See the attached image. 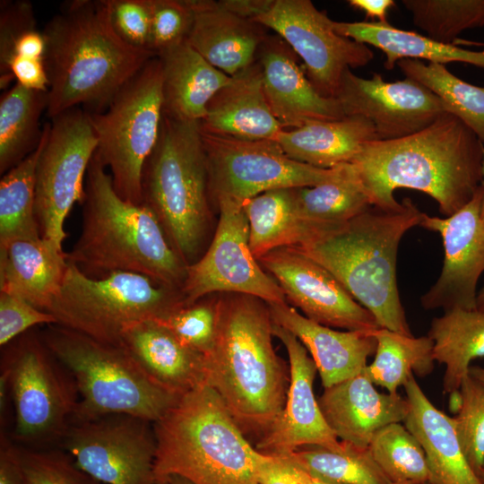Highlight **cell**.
Wrapping results in <instances>:
<instances>
[{
	"label": "cell",
	"instance_id": "obj_1",
	"mask_svg": "<svg viewBox=\"0 0 484 484\" xmlns=\"http://www.w3.org/2000/svg\"><path fill=\"white\" fill-rule=\"evenodd\" d=\"M372 206L397 211L398 188L423 192L449 217L466 205L483 182L484 144L459 118L445 113L405 137L363 144L351 161Z\"/></svg>",
	"mask_w": 484,
	"mask_h": 484
},
{
	"label": "cell",
	"instance_id": "obj_2",
	"mask_svg": "<svg viewBox=\"0 0 484 484\" xmlns=\"http://www.w3.org/2000/svg\"><path fill=\"white\" fill-rule=\"evenodd\" d=\"M216 305V336L204 356L206 385L244 435L258 440L285 405L290 372L272 347L273 321L265 301L221 293Z\"/></svg>",
	"mask_w": 484,
	"mask_h": 484
},
{
	"label": "cell",
	"instance_id": "obj_3",
	"mask_svg": "<svg viewBox=\"0 0 484 484\" xmlns=\"http://www.w3.org/2000/svg\"><path fill=\"white\" fill-rule=\"evenodd\" d=\"M44 63L49 81L48 118L83 105L107 108L117 92L156 56L116 33L105 0L64 4L46 24Z\"/></svg>",
	"mask_w": 484,
	"mask_h": 484
},
{
	"label": "cell",
	"instance_id": "obj_4",
	"mask_svg": "<svg viewBox=\"0 0 484 484\" xmlns=\"http://www.w3.org/2000/svg\"><path fill=\"white\" fill-rule=\"evenodd\" d=\"M80 236L67 261L99 278L116 272L140 273L180 289L187 264L171 246L152 211L121 198L97 152L84 185Z\"/></svg>",
	"mask_w": 484,
	"mask_h": 484
},
{
	"label": "cell",
	"instance_id": "obj_5",
	"mask_svg": "<svg viewBox=\"0 0 484 484\" xmlns=\"http://www.w3.org/2000/svg\"><path fill=\"white\" fill-rule=\"evenodd\" d=\"M397 211L375 206L295 247L327 271L367 308L380 328L412 336L396 280L398 246L419 225L422 212L409 198Z\"/></svg>",
	"mask_w": 484,
	"mask_h": 484
},
{
	"label": "cell",
	"instance_id": "obj_6",
	"mask_svg": "<svg viewBox=\"0 0 484 484\" xmlns=\"http://www.w3.org/2000/svg\"><path fill=\"white\" fill-rule=\"evenodd\" d=\"M155 484L172 475L193 484H259L271 459L256 450L208 385L184 394L153 423Z\"/></svg>",
	"mask_w": 484,
	"mask_h": 484
},
{
	"label": "cell",
	"instance_id": "obj_7",
	"mask_svg": "<svg viewBox=\"0 0 484 484\" xmlns=\"http://www.w3.org/2000/svg\"><path fill=\"white\" fill-rule=\"evenodd\" d=\"M141 186L142 203L155 214L173 248L187 265L195 263L211 220L200 121H182L163 114Z\"/></svg>",
	"mask_w": 484,
	"mask_h": 484
},
{
	"label": "cell",
	"instance_id": "obj_8",
	"mask_svg": "<svg viewBox=\"0 0 484 484\" xmlns=\"http://www.w3.org/2000/svg\"><path fill=\"white\" fill-rule=\"evenodd\" d=\"M40 333L75 383L79 401L71 422L125 413L154 423L180 398L151 382L119 346L56 324Z\"/></svg>",
	"mask_w": 484,
	"mask_h": 484
},
{
	"label": "cell",
	"instance_id": "obj_9",
	"mask_svg": "<svg viewBox=\"0 0 484 484\" xmlns=\"http://www.w3.org/2000/svg\"><path fill=\"white\" fill-rule=\"evenodd\" d=\"M184 306L180 289L149 276L116 272L92 278L68 262L62 286L47 312L58 325L118 346L129 325L162 319Z\"/></svg>",
	"mask_w": 484,
	"mask_h": 484
},
{
	"label": "cell",
	"instance_id": "obj_10",
	"mask_svg": "<svg viewBox=\"0 0 484 484\" xmlns=\"http://www.w3.org/2000/svg\"><path fill=\"white\" fill-rule=\"evenodd\" d=\"M1 350L0 375L13 402L12 438L27 447L58 446L79 401L72 376L40 331L30 330Z\"/></svg>",
	"mask_w": 484,
	"mask_h": 484
},
{
	"label": "cell",
	"instance_id": "obj_11",
	"mask_svg": "<svg viewBox=\"0 0 484 484\" xmlns=\"http://www.w3.org/2000/svg\"><path fill=\"white\" fill-rule=\"evenodd\" d=\"M89 115L98 139L96 152L111 171L115 191L124 200L142 203L143 169L157 144L163 119L160 59L148 61L104 111Z\"/></svg>",
	"mask_w": 484,
	"mask_h": 484
},
{
	"label": "cell",
	"instance_id": "obj_12",
	"mask_svg": "<svg viewBox=\"0 0 484 484\" xmlns=\"http://www.w3.org/2000/svg\"><path fill=\"white\" fill-rule=\"evenodd\" d=\"M209 197L243 203L264 192L315 186L337 178L343 164L321 169L288 157L276 141L244 140L202 131Z\"/></svg>",
	"mask_w": 484,
	"mask_h": 484
},
{
	"label": "cell",
	"instance_id": "obj_13",
	"mask_svg": "<svg viewBox=\"0 0 484 484\" xmlns=\"http://www.w3.org/2000/svg\"><path fill=\"white\" fill-rule=\"evenodd\" d=\"M97 148L87 111L76 107L50 119L36 168L35 211L41 238L61 249L65 220L82 202L83 178Z\"/></svg>",
	"mask_w": 484,
	"mask_h": 484
},
{
	"label": "cell",
	"instance_id": "obj_14",
	"mask_svg": "<svg viewBox=\"0 0 484 484\" xmlns=\"http://www.w3.org/2000/svg\"><path fill=\"white\" fill-rule=\"evenodd\" d=\"M58 447L99 483L155 484L157 442L150 420L111 413L73 421Z\"/></svg>",
	"mask_w": 484,
	"mask_h": 484
},
{
	"label": "cell",
	"instance_id": "obj_15",
	"mask_svg": "<svg viewBox=\"0 0 484 484\" xmlns=\"http://www.w3.org/2000/svg\"><path fill=\"white\" fill-rule=\"evenodd\" d=\"M333 22L310 0H268L254 20L274 30L300 56L307 77L324 98H336L347 69L374 58L367 45L338 34Z\"/></svg>",
	"mask_w": 484,
	"mask_h": 484
},
{
	"label": "cell",
	"instance_id": "obj_16",
	"mask_svg": "<svg viewBox=\"0 0 484 484\" xmlns=\"http://www.w3.org/2000/svg\"><path fill=\"white\" fill-rule=\"evenodd\" d=\"M215 202L220 210L217 229L207 251L187 266L181 287L184 306L215 292L250 295L266 303L287 302L281 288L250 250L243 203L227 198Z\"/></svg>",
	"mask_w": 484,
	"mask_h": 484
},
{
	"label": "cell",
	"instance_id": "obj_17",
	"mask_svg": "<svg viewBox=\"0 0 484 484\" xmlns=\"http://www.w3.org/2000/svg\"><path fill=\"white\" fill-rule=\"evenodd\" d=\"M258 262L281 288L286 299L308 319L347 331L380 328L374 315L329 271L298 249L277 248Z\"/></svg>",
	"mask_w": 484,
	"mask_h": 484
},
{
	"label": "cell",
	"instance_id": "obj_18",
	"mask_svg": "<svg viewBox=\"0 0 484 484\" xmlns=\"http://www.w3.org/2000/svg\"><path fill=\"white\" fill-rule=\"evenodd\" d=\"M483 194L481 185L472 199L449 217L422 213L419 226L438 232L445 250L441 273L420 298L425 309L478 307L477 285L484 272Z\"/></svg>",
	"mask_w": 484,
	"mask_h": 484
},
{
	"label": "cell",
	"instance_id": "obj_19",
	"mask_svg": "<svg viewBox=\"0 0 484 484\" xmlns=\"http://www.w3.org/2000/svg\"><path fill=\"white\" fill-rule=\"evenodd\" d=\"M336 99L346 117L367 118L377 140L413 134L447 113L443 101L414 80L386 82L379 73L365 79L350 69L342 76Z\"/></svg>",
	"mask_w": 484,
	"mask_h": 484
},
{
	"label": "cell",
	"instance_id": "obj_20",
	"mask_svg": "<svg viewBox=\"0 0 484 484\" xmlns=\"http://www.w3.org/2000/svg\"><path fill=\"white\" fill-rule=\"evenodd\" d=\"M273 336L286 348L290 360V385L285 405L267 431L256 441L260 453L287 456L306 445L342 452L345 443L332 431L315 397L316 366L307 349L290 331L273 323Z\"/></svg>",
	"mask_w": 484,
	"mask_h": 484
},
{
	"label": "cell",
	"instance_id": "obj_21",
	"mask_svg": "<svg viewBox=\"0 0 484 484\" xmlns=\"http://www.w3.org/2000/svg\"><path fill=\"white\" fill-rule=\"evenodd\" d=\"M258 53L264 91L283 129L346 117L336 98H324L315 90L298 65L295 52L281 37L266 38Z\"/></svg>",
	"mask_w": 484,
	"mask_h": 484
},
{
	"label": "cell",
	"instance_id": "obj_22",
	"mask_svg": "<svg viewBox=\"0 0 484 484\" xmlns=\"http://www.w3.org/2000/svg\"><path fill=\"white\" fill-rule=\"evenodd\" d=\"M318 404L334 435L360 448H367L382 428L404 421L410 411L407 399L398 393H379L366 368L324 388Z\"/></svg>",
	"mask_w": 484,
	"mask_h": 484
},
{
	"label": "cell",
	"instance_id": "obj_23",
	"mask_svg": "<svg viewBox=\"0 0 484 484\" xmlns=\"http://www.w3.org/2000/svg\"><path fill=\"white\" fill-rule=\"evenodd\" d=\"M119 347L155 385L177 396L206 385L205 358L185 346L158 319L129 325Z\"/></svg>",
	"mask_w": 484,
	"mask_h": 484
},
{
	"label": "cell",
	"instance_id": "obj_24",
	"mask_svg": "<svg viewBox=\"0 0 484 484\" xmlns=\"http://www.w3.org/2000/svg\"><path fill=\"white\" fill-rule=\"evenodd\" d=\"M267 305L273 323L292 333L309 351L324 388L359 374L376 352L373 331L341 332L308 319L287 302Z\"/></svg>",
	"mask_w": 484,
	"mask_h": 484
},
{
	"label": "cell",
	"instance_id": "obj_25",
	"mask_svg": "<svg viewBox=\"0 0 484 484\" xmlns=\"http://www.w3.org/2000/svg\"><path fill=\"white\" fill-rule=\"evenodd\" d=\"M203 132L244 140L275 141L283 127L267 102L257 60L231 76L211 99L200 121Z\"/></svg>",
	"mask_w": 484,
	"mask_h": 484
},
{
	"label": "cell",
	"instance_id": "obj_26",
	"mask_svg": "<svg viewBox=\"0 0 484 484\" xmlns=\"http://www.w3.org/2000/svg\"><path fill=\"white\" fill-rule=\"evenodd\" d=\"M190 4L194 21L186 41L203 57L229 76L255 62L266 39L262 25L237 15L220 1Z\"/></svg>",
	"mask_w": 484,
	"mask_h": 484
},
{
	"label": "cell",
	"instance_id": "obj_27",
	"mask_svg": "<svg viewBox=\"0 0 484 484\" xmlns=\"http://www.w3.org/2000/svg\"><path fill=\"white\" fill-rule=\"evenodd\" d=\"M410 405L404 426L417 437L425 454L429 484H483L468 462L454 419L426 396L414 375L403 385Z\"/></svg>",
	"mask_w": 484,
	"mask_h": 484
},
{
	"label": "cell",
	"instance_id": "obj_28",
	"mask_svg": "<svg viewBox=\"0 0 484 484\" xmlns=\"http://www.w3.org/2000/svg\"><path fill=\"white\" fill-rule=\"evenodd\" d=\"M67 266L66 253L49 240H13L0 246V291L47 312Z\"/></svg>",
	"mask_w": 484,
	"mask_h": 484
},
{
	"label": "cell",
	"instance_id": "obj_29",
	"mask_svg": "<svg viewBox=\"0 0 484 484\" xmlns=\"http://www.w3.org/2000/svg\"><path fill=\"white\" fill-rule=\"evenodd\" d=\"M161 65L163 114L182 121H201L213 96L231 79L187 41L157 56Z\"/></svg>",
	"mask_w": 484,
	"mask_h": 484
},
{
	"label": "cell",
	"instance_id": "obj_30",
	"mask_svg": "<svg viewBox=\"0 0 484 484\" xmlns=\"http://www.w3.org/2000/svg\"><path fill=\"white\" fill-rule=\"evenodd\" d=\"M374 140H377L375 126L367 118L349 116L283 129L275 141L292 160L316 168L332 169L351 162L363 144Z\"/></svg>",
	"mask_w": 484,
	"mask_h": 484
},
{
	"label": "cell",
	"instance_id": "obj_31",
	"mask_svg": "<svg viewBox=\"0 0 484 484\" xmlns=\"http://www.w3.org/2000/svg\"><path fill=\"white\" fill-rule=\"evenodd\" d=\"M333 29L341 36L379 48L385 54L384 66L387 70L407 58L441 65L462 62L484 68V49L474 51L442 43L415 31L395 28L389 22L334 21Z\"/></svg>",
	"mask_w": 484,
	"mask_h": 484
},
{
	"label": "cell",
	"instance_id": "obj_32",
	"mask_svg": "<svg viewBox=\"0 0 484 484\" xmlns=\"http://www.w3.org/2000/svg\"><path fill=\"white\" fill-rule=\"evenodd\" d=\"M243 208L249 224V247L257 261L277 248L301 246L331 229L298 215L294 188L264 192L244 202Z\"/></svg>",
	"mask_w": 484,
	"mask_h": 484
},
{
	"label": "cell",
	"instance_id": "obj_33",
	"mask_svg": "<svg viewBox=\"0 0 484 484\" xmlns=\"http://www.w3.org/2000/svg\"><path fill=\"white\" fill-rule=\"evenodd\" d=\"M428 336L435 361L445 366L443 392L452 395L469 375L471 362L484 358V308L446 310L432 320Z\"/></svg>",
	"mask_w": 484,
	"mask_h": 484
},
{
	"label": "cell",
	"instance_id": "obj_34",
	"mask_svg": "<svg viewBox=\"0 0 484 484\" xmlns=\"http://www.w3.org/2000/svg\"><path fill=\"white\" fill-rule=\"evenodd\" d=\"M48 91L30 90L15 82L0 98V174L22 161L39 146L47 110Z\"/></svg>",
	"mask_w": 484,
	"mask_h": 484
},
{
	"label": "cell",
	"instance_id": "obj_35",
	"mask_svg": "<svg viewBox=\"0 0 484 484\" xmlns=\"http://www.w3.org/2000/svg\"><path fill=\"white\" fill-rule=\"evenodd\" d=\"M294 194L298 215L324 228L342 225L372 206L351 162L343 165L337 178L294 188Z\"/></svg>",
	"mask_w": 484,
	"mask_h": 484
},
{
	"label": "cell",
	"instance_id": "obj_36",
	"mask_svg": "<svg viewBox=\"0 0 484 484\" xmlns=\"http://www.w3.org/2000/svg\"><path fill=\"white\" fill-rule=\"evenodd\" d=\"M50 121L43 125L37 149L2 175L0 180V246L16 239L41 238L35 211L36 168Z\"/></svg>",
	"mask_w": 484,
	"mask_h": 484
},
{
	"label": "cell",
	"instance_id": "obj_37",
	"mask_svg": "<svg viewBox=\"0 0 484 484\" xmlns=\"http://www.w3.org/2000/svg\"><path fill=\"white\" fill-rule=\"evenodd\" d=\"M373 334L377 345L374 361L366 370L375 385L397 393L411 375L425 376L432 372L435 359L428 336H408L385 328Z\"/></svg>",
	"mask_w": 484,
	"mask_h": 484
},
{
	"label": "cell",
	"instance_id": "obj_38",
	"mask_svg": "<svg viewBox=\"0 0 484 484\" xmlns=\"http://www.w3.org/2000/svg\"><path fill=\"white\" fill-rule=\"evenodd\" d=\"M397 65L406 78L435 93L446 112L459 118L484 144V87L460 79L445 65L407 58L398 61Z\"/></svg>",
	"mask_w": 484,
	"mask_h": 484
},
{
	"label": "cell",
	"instance_id": "obj_39",
	"mask_svg": "<svg viewBox=\"0 0 484 484\" xmlns=\"http://www.w3.org/2000/svg\"><path fill=\"white\" fill-rule=\"evenodd\" d=\"M345 443L342 452L320 446L299 448L287 456L290 462L321 479L340 484H392L367 448Z\"/></svg>",
	"mask_w": 484,
	"mask_h": 484
},
{
	"label": "cell",
	"instance_id": "obj_40",
	"mask_svg": "<svg viewBox=\"0 0 484 484\" xmlns=\"http://www.w3.org/2000/svg\"><path fill=\"white\" fill-rule=\"evenodd\" d=\"M368 449L392 484L427 483L429 472L425 452L417 437L400 422L389 424L373 436Z\"/></svg>",
	"mask_w": 484,
	"mask_h": 484
},
{
	"label": "cell",
	"instance_id": "obj_41",
	"mask_svg": "<svg viewBox=\"0 0 484 484\" xmlns=\"http://www.w3.org/2000/svg\"><path fill=\"white\" fill-rule=\"evenodd\" d=\"M416 27L436 41L454 44L465 30L484 27V0H402Z\"/></svg>",
	"mask_w": 484,
	"mask_h": 484
},
{
	"label": "cell",
	"instance_id": "obj_42",
	"mask_svg": "<svg viewBox=\"0 0 484 484\" xmlns=\"http://www.w3.org/2000/svg\"><path fill=\"white\" fill-rule=\"evenodd\" d=\"M460 408L453 418L463 453L474 471H484V384L470 373L460 390Z\"/></svg>",
	"mask_w": 484,
	"mask_h": 484
},
{
	"label": "cell",
	"instance_id": "obj_43",
	"mask_svg": "<svg viewBox=\"0 0 484 484\" xmlns=\"http://www.w3.org/2000/svg\"><path fill=\"white\" fill-rule=\"evenodd\" d=\"M18 445L26 484H100L81 470L73 457L58 446Z\"/></svg>",
	"mask_w": 484,
	"mask_h": 484
},
{
	"label": "cell",
	"instance_id": "obj_44",
	"mask_svg": "<svg viewBox=\"0 0 484 484\" xmlns=\"http://www.w3.org/2000/svg\"><path fill=\"white\" fill-rule=\"evenodd\" d=\"M203 298L191 305L182 306L158 320L185 346L206 356L211 351L216 336L217 305L216 298Z\"/></svg>",
	"mask_w": 484,
	"mask_h": 484
},
{
	"label": "cell",
	"instance_id": "obj_45",
	"mask_svg": "<svg viewBox=\"0 0 484 484\" xmlns=\"http://www.w3.org/2000/svg\"><path fill=\"white\" fill-rule=\"evenodd\" d=\"M150 50L161 52L187 40L194 12L190 0H151Z\"/></svg>",
	"mask_w": 484,
	"mask_h": 484
},
{
	"label": "cell",
	"instance_id": "obj_46",
	"mask_svg": "<svg viewBox=\"0 0 484 484\" xmlns=\"http://www.w3.org/2000/svg\"><path fill=\"white\" fill-rule=\"evenodd\" d=\"M105 2L111 25L120 39L134 48L151 51V0Z\"/></svg>",
	"mask_w": 484,
	"mask_h": 484
},
{
	"label": "cell",
	"instance_id": "obj_47",
	"mask_svg": "<svg viewBox=\"0 0 484 484\" xmlns=\"http://www.w3.org/2000/svg\"><path fill=\"white\" fill-rule=\"evenodd\" d=\"M56 324V318L24 299L0 291V346L39 325Z\"/></svg>",
	"mask_w": 484,
	"mask_h": 484
},
{
	"label": "cell",
	"instance_id": "obj_48",
	"mask_svg": "<svg viewBox=\"0 0 484 484\" xmlns=\"http://www.w3.org/2000/svg\"><path fill=\"white\" fill-rule=\"evenodd\" d=\"M0 484H26L19 445L4 430H0Z\"/></svg>",
	"mask_w": 484,
	"mask_h": 484
},
{
	"label": "cell",
	"instance_id": "obj_49",
	"mask_svg": "<svg viewBox=\"0 0 484 484\" xmlns=\"http://www.w3.org/2000/svg\"><path fill=\"white\" fill-rule=\"evenodd\" d=\"M259 484H304L296 467L282 456H272L259 475Z\"/></svg>",
	"mask_w": 484,
	"mask_h": 484
},
{
	"label": "cell",
	"instance_id": "obj_50",
	"mask_svg": "<svg viewBox=\"0 0 484 484\" xmlns=\"http://www.w3.org/2000/svg\"><path fill=\"white\" fill-rule=\"evenodd\" d=\"M349 4L356 10L361 11L371 22H388V11L394 6L393 0H349Z\"/></svg>",
	"mask_w": 484,
	"mask_h": 484
},
{
	"label": "cell",
	"instance_id": "obj_51",
	"mask_svg": "<svg viewBox=\"0 0 484 484\" xmlns=\"http://www.w3.org/2000/svg\"><path fill=\"white\" fill-rule=\"evenodd\" d=\"M293 465L296 467L297 472H298L300 480H302V482L304 484H340V483L332 482V481L321 479L319 477H316V476H315V475L302 470L301 468L296 466L295 464H293Z\"/></svg>",
	"mask_w": 484,
	"mask_h": 484
},
{
	"label": "cell",
	"instance_id": "obj_52",
	"mask_svg": "<svg viewBox=\"0 0 484 484\" xmlns=\"http://www.w3.org/2000/svg\"><path fill=\"white\" fill-rule=\"evenodd\" d=\"M470 374L484 384V368L480 367H471Z\"/></svg>",
	"mask_w": 484,
	"mask_h": 484
},
{
	"label": "cell",
	"instance_id": "obj_53",
	"mask_svg": "<svg viewBox=\"0 0 484 484\" xmlns=\"http://www.w3.org/2000/svg\"><path fill=\"white\" fill-rule=\"evenodd\" d=\"M167 484H193L190 480L178 476V475H172L169 478Z\"/></svg>",
	"mask_w": 484,
	"mask_h": 484
},
{
	"label": "cell",
	"instance_id": "obj_54",
	"mask_svg": "<svg viewBox=\"0 0 484 484\" xmlns=\"http://www.w3.org/2000/svg\"><path fill=\"white\" fill-rule=\"evenodd\" d=\"M477 305L478 307L484 308V286L482 289L478 292L477 295Z\"/></svg>",
	"mask_w": 484,
	"mask_h": 484
},
{
	"label": "cell",
	"instance_id": "obj_55",
	"mask_svg": "<svg viewBox=\"0 0 484 484\" xmlns=\"http://www.w3.org/2000/svg\"><path fill=\"white\" fill-rule=\"evenodd\" d=\"M483 187H484V165H483V182H482ZM481 218L484 220V194L482 198V203H481Z\"/></svg>",
	"mask_w": 484,
	"mask_h": 484
},
{
	"label": "cell",
	"instance_id": "obj_56",
	"mask_svg": "<svg viewBox=\"0 0 484 484\" xmlns=\"http://www.w3.org/2000/svg\"><path fill=\"white\" fill-rule=\"evenodd\" d=\"M394 484H423V483L413 482V481H405V482H399V483H394Z\"/></svg>",
	"mask_w": 484,
	"mask_h": 484
},
{
	"label": "cell",
	"instance_id": "obj_57",
	"mask_svg": "<svg viewBox=\"0 0 484 484\" xmlns=\"http://www.w3.org/2000/svg\"><path fill=\"white\" fill-rule=\"evenodd\" d=\"M480 480H481L482 483L484 484V471L480 475Z\"/></svg>",
	"mask_w": 484,
	"mask_h": 484
}]
</instances>
